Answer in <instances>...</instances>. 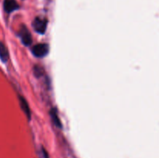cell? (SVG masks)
<instances>
[{"instance_id":"obj_7","label":"cell","mask_w":159,"mask_h":158,"mask_svg":"<svg viewBox=\"0 0 159 158\" xmlns=\"http://www.w3.org/2000/svg\"><path fill=\"white\" fill-rule=\"evenodd\" d=\"M50 115H51V119H52V121H53V122H54V125H55L57 127H58V128H60V129L62 127L61 122L60 119H59V118H58V116H57V111H56L54 108H52V109L50 111Z\"/></svg>"},{"instance_id":"obj_8","label":"cell","mask_w":159,"mask_h":158,"mask_svg":"<svg viewBox=\"0 0 159 158\" xmlns=\"http://www.w3.org/2000/svg\"><path fill=\"white\" fill-rule=\"evenodd\" d=\"M42 73H43V71L40 68H39L38 66H35L34 68V74H35L37 77H40V75H42Z\"/></svg>"},{"instance_id":"obj_4","label":"cell","mask_w":159,"mask_h":158,"mask_svg":"<svg viewBox=\"0 0 159 158\" xmlns=\"http://www.w3.org/2000/svg\"><path fill=\"white\" fill-rule=\"evenodd\" d=\"M3 8L7 13H10L19 9V4L16 0H4Z\"/></svg>"},{"instance_id":"obj_2","label":"cell","mask_w":159,"mask_h":158,"mask_svg":"<svg viewBox=\"0 0 159 158\" xmlns=\"http://www.w3.org/2000/svg\"><path fill=\"white\" fill-rule=\"evenodd\" d=\"M49 52V46L46 43H38L32 48V53L35 57H43Z\"/></svg>"},{"instance_id":"obj_1","label":"cell","mask_w":159,"mask_h":158,"mask_svg":"<svg viewBox=\"0 0 159 158\" xmlns=\"http://www.w3.org/2000/svg\"><path fill=\"white\" fill-rule=\"evenodd\" d=\"M48 26V20L42 17H36L33 21V27L34 30L40 34H43Z\"/></svg>"},{"instance_id":"obj_6","label":"cell","mask_w":159,"mask_h":158,"mask_svg":"<svg viewBox=\"0 0 159 158\" xmlns=\"http://www.w3.org/2000/svg\"><path fill=\"white\" fill-rule=\"evenodd\" d=\"M0 59L4 63H6L9 59V52L7 48L2 42H0Z\"/></svg>"},{"instance_id":"obj_3","label":"cell","mask_w":159,"mask_h":158,"mask_svg":"<svg viewBox=\"0 0 159 158\" xmlns=\"http://www.w3.org/2000/svg\"><path fill=\"white\" fill-rule=\"evenodd\" d=\"M19 36L21 39L22 42L25 46H30L32 43V37H31L30 32L29 29L25 26H22L20 32H19Z\"/></svg>"},{"instance_id":"obj_5","label":"cell","mask_w":159,"mask_h":158,"mask_svg":"<svg viewBox=\"0 0 159 158\" xmlns=\"http://www.w3.org/2000/svg\"><path fill=\"white\" fill-rule=\"evenodd\" d=\"M19 100H20V107H21L22 110H23V112L25 113V115L26 116V117H27L28 119L30 120L31 118V112H30V106H29V105H28L27 102H26V100L23 97V96H20V98H19Z\"/></svg>"}]
</instances>
